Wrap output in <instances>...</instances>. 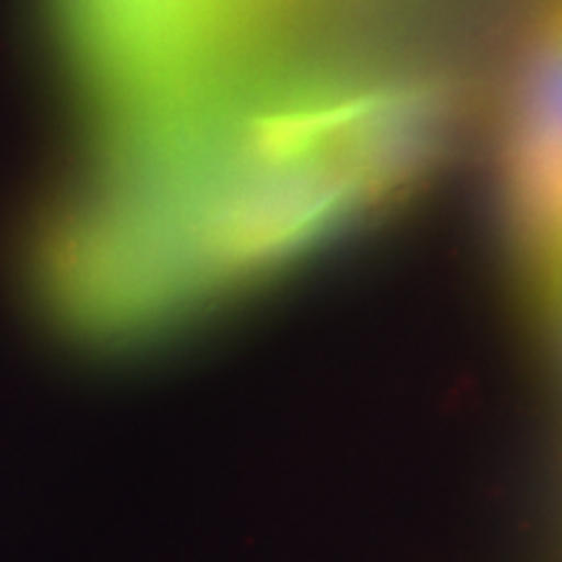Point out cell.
Here are the masks:
<instances>
[]
</instances>
